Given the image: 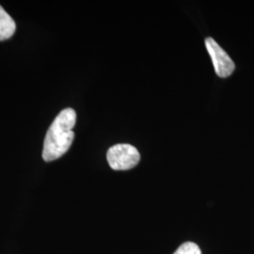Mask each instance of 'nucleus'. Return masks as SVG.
<instances>
[{
	"mask_svg": "<svg viewBox=\"0 0 254 254\" xmlns=\"http://www.w3.org/2000/svg\"><path fill=\"white\" fill-rule=\"evenodd\" d=\"M173 254H201L199 246L192 242H187L180 246Z\"/></svg>",
	"mask_w": 254,
	"mask_h": 254,
	"instance_id": "5",
	"label": "nucleus"
},
{
	"mask_svg": "<svg viewBox=\"0 0 254 254\" xmlns=\"http://www.w3.org/2000/svg\"><path fill=\"white\" fill-rule=\"evenodd\" d=\"M109 166L114 171L131 170L140 160V154L136 147L130 144H117L109 148L107 154Z\"/></svg>",
	"mask_w": 254,
	"mask_h": 254,
	"instance_id": "2",
	"label": "nucleus"
},
{
	"mask_svg": "<svg viewBox=\"0 0 254 254\" xmlns=\"http://www.w3.org/2000/svg\"><path fill=\"white\" fill-rule=\"evenodd\" d=\"M16 25L14 20L0 5V41L8 40L15 32Z\"/></svg>",
	"mask_w": 254,
	"mask_h": 254,
	"instance_id": "4",
	"label": "nucleus"
},
{
	"mask_svg": "<svg viewBox=\"0 0 254 254\" xmlns=\"http://www.w3.org/2000/svg\"><path fill=\"white\" fill-rule=\"evenodd\" d=\"M76 123V113L73 109H65L55 118L49 127L44 142L43 158L50 162L62 157L72 145Z\"/></svg>",
	"mask_w": 254,
	"mask_h": 254,
	"instance_id": "1",
	"label": "nucleus"
},
{
	"mask_svg": "<svg viewBox=\"0 0 254 254\" xmlns=\"http://www.w3.org/2000/svg\"><path fill=\"white\" fill-rule=\"evenodd\" d=\"M205 46L212 59L216 73L219 77L223 78L230 76L235 71L236 65L229 55L218 46L213 38H207L205 40Z\"/></svg>",
	"mask_w": 254,
	"mask_h": 254,
	"instance_id": "3",
	"label": "nucleus"
}]
</instances>
